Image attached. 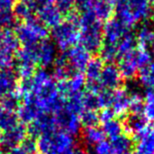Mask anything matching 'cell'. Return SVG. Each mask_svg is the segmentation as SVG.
I'll list each match as a JSON object with an SVG mask.
<instances>
[{
    "label": "cell",
    "mask_w": 154,
    "mask_h": 154,
    "mask_svg": "<svg viewBox=\"0 0 154 154\" xmlns=\"http://www.w3.org/2000/svg\"><path fill=\"white\" fill-rule=\"evenodd\" d=\"M111 3L117 19L129 28L151 15V0H111Z\"/></svg>",
    "instance_id": "cell-1"
},
{
    "label": "cell",
    "mask_w": 154,
    "mask_h": 154,
    "mask_svg": "<svg viewBox=\"0 0 154 154\" xmlns=\"http://www.w3.org/2000/svg\"><path fill=\"white\" fill-rule=\"evenodd\" d=\"M79 43L89 52L99 51L103 44V23L89 16L78 18Z\"/></svg>",
    "instance_id": "cell-2"
},
{
    "label": "cell",
    "mask_w": 154,
    "mask_h": 154,
    "mask_svg": "<svg viewBox=\"0 0 154 154\" xmlns=\"http://www.w3.org/2000/svg\"><path fill=\"white\" fill-rule=\"evenodd\" d=\"M75 147L72 136L63 131H54L37 139V154H63Z\"/></svg>",
    "instance_id": "cell-3"
},
{
    "label": "cell",
    "mask_w": 154,
    "mask_h": 154,
    "mask_svg": "<svg viewBox=\"0 0 154 154\" xmlns=\"http://www.w3.org/2000/svg\"><path fill=\"white\" fill-rule=\"evenodd\" d=\"M52 38L55 46L60 50L66 51L79 43V26L78 18L71 15L67 20L63 21L59 26L52 28Z\"/></svg>",
    "instance_id": "cell-4"
},
{
    "label": "cell",
    "mask_w": 154,
    "mask_h": 154,
    "mask_svg": "<svg viewBox=\"0 0 154 154\" xmlns=\"http://www.w3.org/2000/svg\"><path fill=\"white\" fill-rule=\"evenodd\" d=\"M119 66L118 69L122 78L131 80L137 76V74L150 63L151 54L147 49L137 48L132 52L124 55L119 58Z\"/></svg>",
    "instance_id": "cell-5"
},
{
    "label": "cell",
    "mask_w": 154,
    "mask_h": 154,
    "mask_svg": "<svg viewBox=\"0 0 154 154\" xmlns=\"http://www.w3.org/2000/svg\"><path fill=\"white\" fill-rule=\"evenodd\" d=\"M14 32L23 47L36 46L48 37V28L44 26L36 17L20 23Z\"/></svg>",
    "instance_id": "cell-6"
},
{
    "label": "cell",
    "mask_w": 154,
    "mask_h": 154,
    "mask_svg": "<svg viewBox=\"0 0 154 154\" xmlns=\"http://www.w3.org/2000/svg\"><path fill=\"white\" fill-rule=\"evenodd\" d=\"M37 66L36 59V46L23 47L16 53L15 56V71L20 78L30 77L33 75Z\"/></svg>",
    "instance_id": "cell-7"
},
{
    "label": "cell",
    "mask_w": 154,
    "mask_h": 154,
    "mask_svg": "<svg viewBox=\"0 0 154 154\" xmlns=\"http://www.w3.org/2000/svg\"><path fill=\"white\" fill-rule=\"evenodd\" d=\"M77 3L82 15L89 16L102 23L110 19L113 10L111 0H78Z\"/></svg>",
    "instance_id": "cell-8"
},
{
    "label": "cell",
    "mask_w": 154,
    "mask_h": 154,
    "mask_svg": "<svg viewBox=\"0 0 154 154\" xmlns=\"http://www.w3.org/2000/svg\"><path fill=\"white\" fill-rule=\"evenodd\" d=\"M63 56L67 66L73 73L84 71L91 60V53L81 45H75L64 51Z\"/></svg>",
    "instance_id": "cell-9"
},
{
    "label": "cell",
    "mask_w": 154,
    "mask_h": 154,
    "mask_svg": "<svg viewBox=\"0 0 154 154\" xmlns=\"http://www.w3.org/2000/svg\"><path fill=\"white\" fill-rule=\"evenodd\" d=\"M129 31V27H127L117 18L108 19L107 21H105L104 26H103V44L116 48L118 43Z\"/></svg>",
    "instance_id": "cell-10"
},
{
    "label": "cell",
    "mask_w": 154,
    "mask_h": 154,
    "mask_svg": "<svg viewBox=\"0 0 154 154\" xmlns=\"http://www.w3.org/2000/svg\"><path fill=\"white\" fill-rule=\"evenodd\" d=\"M121 83H122V76L120 74L118 67L112 63H108L107 66H103L98 82L88 86H97L102 91H113L120 88Z\"/></svg>",
    "instance_id": "cell-11"
},
{
    "label": "cell",
    "mask_w": 154,
    "mask_h": 154,
    "mask_svg": "<svg viewBox=\"0 0 154 154\" xmlns=\"http://www.w3.org/2000/svg\"><path fill=\"white\" fill-rule=\"evenodd\" d=\"M26 135L38 139L42 135H45L48 133H52L57 130V124L55 120V116L52 114L44 113L31 123L26 125Z\"/></svg>",
    "instance_id": "cell-12"
},
{
    "label": "cell",
    "mask_w": 154,
    "mask_h": 154,
    "mask_svg": "<svg viewBox=\"0 0 154 154\" xmlns=\"http://www.w3.org/2000/svg\"><path fill=\"white\" fill-rule=\"evenodd\" d=\"M36 18L47 28H54L63 21V13L52 2L39 6Z\"/></svg>",
    "instance_id": "cell-13"
},
{
    "label": "cell",
    "mask_w": 154,
    "mask_h": 154,
    "mask_svg": "<svg viewBox=\"0 0 154 154\" xmlns=\"http://www.w3.org/2000/svg\"><path fill=\"white\" fill-rule=\"evenodd\" d=\"M57 127L63 132L67 133L70 136H75L80 132L81 123L78 115L66 110L63 107L57 114H55Z\"/></svg>",
    "instance_id": "cell-14"
},
{
    "label": "cell",
    "mask_w": 154,
    "mask_h": 154,
    "mask_svg": "<svg viewBox=\"0 0 154 154\" xmlns=\"http://www.w3.org/2000/svg\"><path fill=\"white\" fill-rule=\"evenodd\" d=\"M57 86L60 94L66 99L70 95L82 93V90L86 86V79L82 72H75L67 79L59 81V83H57Z\"/></svg>",
    "instance_id": "cell-15"
},
{
    "label": "cell",
    "mask_w": 154,
    "mask_h": 154,
    "mask_svg": "<svg viewBox=\"0 0 154 154\" xmlns=\"http://www.w3.org/2000/svg\"><path fill=\"white\" fill-rule=\"evenodd\" d=\"M26 137V125L19 123L14 128L2 133L1 140H0V145H1L0 148L5 149L7 151L8 149L18 146V145L21 144V143Z\"/></svg>",
    "instance_id": "cell-16"
},
{
    "label": "cell",
    "mask_w": 154,
    "mask_h": 154,
    "mask_svg": "<svg viewBox=\"0 0 154 154\" xmlns=\"http://www.w3.org/2000/svg\"><path fill=\"white\" fill-rule=\"evenodd\" d=\"M36 59L37 66L42 68L53 66L57 59L55 44L48 39L38 43L36 45Z\"/></svg>",
    "instance_id": "cell-17"
},
{
    "label": "cell",
    "mask_w": 154,
    "mask_h": 154,
    "mask_svg": "<svg viewBox=\"0 0 154 154\" xmlns=\"http://www.w3.org/2000/svg\"><path fill=\"white\" fill-rule=\"evenodd\" d=\"M130 104V92L122 88H118L110 93L109 106L116 115H124L129 110Z\"/></svg>",
    "instance_id": "cell-18"
},
{
    "label": "cell",
    "mask_w": 154,
    "mask_h": 154,
    "mask_svg": "<svg viewBox=\"0 0 154 154\" xmlns=\"http://www.w3.org/2000/svg\"><path fill=\"white\" fill-rule=\"evenodd\" d=\"M39 4L36 0H23L16 1L13 8V14L20 23L26 22L36 17Z\"/></svg>",
    "instance_id": "cell-19"
},
{
    "label": "cell",
    "mask_w": 154,
    "mask_h": 154,
    "mask_svg": "<svg viewBox=\"0 0 154 154\" xmlns=\"http://www.w3.org/2000/svg\"><path fill=\"white\" fill-rule=\"evenodd\" d=\"M19 76L15 69L0 70V100L4 96L16 91Z\"/></svg>",
    "instance_id": "cell-20"
},
{
    "label": "cell",
    "mask_w": 154,
    "mask_h": 154,
    "mask_svg": "<svg viewBox=\"0 0 154 154\" xmlns=\"http://www.w3.org/2000/svg\"><path fill=\"white\" fill-rule=\"evenodd\" d=\"M123 125L124 130L127 131V135L130 137L134 135L136 137L148 128V120L143 114H130Z\"/></svg>",
    "instance_id": "cell-21"
},
{
    "label": "cell",
    "mask_w": 154,
    "mask_h": 154,
    "mask_svg": "<svg viewBox=\"0 0 154 154\" xmlns=\"http://www.w3.org/2000/svg\"><path fill=\"white\" fill-rule=\"evenodd\" d=\"M136 140H137V154H151L154 152V135L149 127L136 136Z\"/></svg>",
    "instance_id": "cell-22"
},
{
    "label": "cell",
    "mask_w": 154,
    "mask_h": 154,
    "mask_svg": "<svg viewBox=\"0 0 154 154\" xmlns=\"http://www.w3.org/2000/svg\"><path fill=\"white\" fill-rule=\"evenodd\" d=\"M110 147L113 154H126L132 150L134 140L127 134H121L113 139H110Z\"/></svg>",
    "instance_id": "cell-23"
},
{
    "label": "cell",
    "mask_w": 154,
    "mask_h": 154,
    "mask_svg": "<svg viewBox=\"0 0 154 154\" xmlns=\"http://www.w3.org/2000/svg\"><path fill=\"white\" fill-rule=\"evenodd\" d=\"M103 62L100 58L91 59L88 66L85 68V79H86L88 85L96 84L100 79V73L103 68Z\"/></svg>",
    "instance_id": "cell-24"
},
{
    "label": "cell",
    "mask_w": 154,
    "mask_h": 154,
    "mask_svg": "<svg viewBox=\"0 0 154 154\" xmlns=\"http://www.w3.org/2000/svg\"><path fill=\"white\" fill-rule=\"evenodd\" d=\"M136 42L139 48L147 49L149 47H154V28L149 26H143L137 31Z\"/></svg>",
    "instance_id": "cell-25"
},
{
    "label": "cell",
    "mask_w": 154,
    "mask_h": 154,
    "mask_svg": "<svg viewBox=\"0 0 154 154\" xmlns=\"http://www.w3.org/2000/svg\"><path fill=\"white\" fill-rule=\"evenodd\" d=\"M0 31H1V46L0 48L16 54L21 48V44H20L15 32L10 29H3Z\"/></svg>",
    "instance_id": "cell-26"
},
{
    "label": "cell",
    "mask_w": 154,
    "mask_h": 154,
    "mask_svg": "<svg viewBox=\"0 0 154 154\" xmlns=\"http://www.w3.org/2000/svg\"><path fill=\"white\" fill-rule=\"evenodd\" d=\"M83 96V93H79V94H74L66 97V99L64 100L63 108L67 111L80 116L81 113L85 110Z\"/></svg>",
    "instance_id": "cell-27"
},
{
    "label": "cell",
    "mask_w": 154,
    "mask_h": 154,
    "mask_svg": "<svg viewBox=\"0 0 154 154\" xmlns=\"http://www.w3.org/2000/svg\"><path fill=\"white\" fill-rule=\"evenodd\" d=\"M21 104H22V99L20 98L19 95L16 93V91L9 93V94L4 96L0 100V106H1V109L4 111L17 113Z\"/></svg>",
    "instance_id": "cell-28"
},
{
    "label": "cell",
    "mask_w": 154,
    "mask_h": 154,
    "mask_svg": "<svg viewBox=\"0 0 154 154\" xmlns=\"http://www.w3.org/2000/svg\"><path fill=\"white\" fill-rule=\"evenodd\" d=\"M82 139L87 145H94L95 146L96 144L104 140L105 136L102 128L99 127L84 128L82 132Z\"/></svg>",
    "instance_id": "cell-29"
},
{
    "label": "cell",
    "mask_w": 154,
    "mask_h": 154,
    "mask_svg": "<svg viewBox=\"0 0 154 154\" xmlns=\"http://www.w3.org/2000/svg\"><path fill=\"white\" fill-rule=\"evenodd\" d=\"M102 130L105 137H108L109 139H113V137L123 134L124 125L120 120L114 118L103 123Z\"/></svg>",
    "instance_id": "cell-30"
},
{
    "label": "cell",
    "mask_w": 154,
    "mask_h": 154,
    "mask_svg": "<svg viewBox=\"0 0 154 154\" xmlns=\"http://www.w3.org/2000/svg\"><path fill=\"white\" fill-rule=\"evenodd\" d=\"M140 82L147 90H154V62L148 63L140 71Z\"/></svg>",
    "instance_id": "cell-31"
},
{
    "label": "cell",
    "mask_w": 154,
    "mask_h": 154,
    "mask_svg": "<svg viewBox=\"0 0 154 154\" xmlns=\"http://www.w3.org/2000/svg\"><path fill=\"white\" fill-rule=\"evenodd\" d=\"M20 123L16 112H9L2 110L0 112V131L5 132L14 128Z\"/></svg>",
    "instance_id": "cell-32"
},
{
    "label": "cell",
    "mask_w": 154,
    "mask_h": 154,
    "mask_svg": "<svg viewBox=\"0 0 154 154\" xmlns=\"http://www.w3.org/2000/svg\"><path fill=\"white\" fill-rule=\"evenodd\" d=\"M20 23L15 18L13 11H0V30L10 29L15 30V28Z\"/></svg>",
    "instance_id": "cell-33"
},
{
    "label": "cell",
    "mask_w": 154,
    "mask_h": 154,
    "mask_svg": "<svg viewBox=\"0 0 154 154\" xmlns=\"http://www.w3.org/2000/svg\"><path fill=\"white\" fill-rule=\"evenodd\" d=\"M81 126H84V128H92V127H98L100 123L99 113H97L95 110H85L81 113L79 116Z\"/></svg>",
    "instance_id": "cell-34"
},
{
    "label": "cell",
    "mask_w": 154,
    "mask_h": 154,
    "mask_svg": "<svg viewBox=\"0 0 154 154\" xmlns=\"http://www.w3.org/2000/svg\"><path fill=\"white\" fill-rule=\"evenodd\" d=\"M131 114H143V98L139 92L130 93L129 110Z\"/></svg>",
    "instance_id": "cell-35"
},
{
    "label": "cell",
    "mask_w": 154,
    "mask_h": 154,
    "mask_svg": "<svg viewBox=\"0 0 154 154\" xmlns=\"http://www.w3.org/2000/svg\"><path fill=\"white\" fill-rule=\"evenodd\" d=\"M143 114L147 120H154V90H147L144 96Z\"/></svg>",
    "instance_id": "cell-36"
},
{
    "label": "cell",
    "mask_w": 154,
    "mask_h": 154,
    "mask_svg": "<svg viewBox=\"0 0 154 154\" xmlns=\"http://www.w3.org/2000/svg\"><path fill=\"white\" fill-rule=\"evenodd\" d=\"M16 54L0 48V70L14 68Z\"/></svg>",
    "instance_id": "cell-37"
},
{
    "label": "cell",
    "mask_w": 154,
    "mask_h": 154,
    "mask_svg": "<svg viewBox=\"0 0 154 154\" xmlns=\"http://www.w3.org/2000/svg\"><path fill=\"white\" fill-rule=\"evenodd\" d=\"M26 154H37V140L34 137L27 136L20 144Z\"/></svg>",
    "instance_id": "cell-38"
},
{
    "label": "cell",
    "mask_w": 154,
    "mask_h": 154,
    "mask_svg": "<svg viewBox=\"0 0 154 154\" xmlns=\"http://www.w3.org/2000/svg\"><path fill=\"white\" fill-rule=\"evenodd\" d=\"M94 154H113L110 143L107 140H103L94 146Z\"/></svg>",
    "instance_id": "cell-39"
},
{
    "label": "cell",
    "mask_w": 154,
    "mask_h": 154,
    "mask_svg": "<svg viewBox=\"0 0 154 154\" xmlns=\"http://www.w3.org/2000/svg\"><path fill=\"white\" fill-rule=\"evenodd\" d=\"M55 4L63 13H67L70 9L77 3L78 0H54Z\"/></svg>",
    "instance_id": "cell-40"
},
{
    "label": "cell",
    "mask_w": 154,
    "mask_h": 154,
    "mask_svg": "<svg viewBox=\"0 0 154 154\" xmlns=\"http://www.w3.org/2000/svg\"><path fill=\"white\" fill-rule=\"evenodd\" d=\"M99 118H100V122L104 123V122H106V121L114 119L115 114L110 108H103L99 114Z\"/></svg>",
    "instance_id": "cell-41"
},
{
    "label": "cell",
    "mask_w": 154,
    "mask_h": 154,
    "mask_svg": "<svg viewBox=\"0 0 154 154\" xmlns=\"http://www.w3.org/2000/svg\"><path fill=\"white\" fill-rule=\"evenodd\" d=\"M16 0H0V11H13Z\"/></svg>",
    "instance_id": "cell-42"
},
{
    "label": "cell",
    "mask_w": 154,
    "mask_h": 154,
    "mask_svg": "<svg viewBox=\"0 0 154 154\" xmlns=\"http://www.w3.org/2000/svg\"><path fill=\"white\" fill-rule=\"evenodd\" d=\"M5 154H26V153L21 146H20V145H18V146H15L13 148L8 149Z\"/></svg>",
    "instance_id": "cell-43"
},
{
    "label": "cell",
    "mask_w": 154,
    "mask_h": 154,
    "mask_svg": "<svg viewBox=\"0 0 154 154\" xmlns=\"http://www.w3.org/2000/svg\"><path fill=\"white\" fill-rule=\"evenodd\" d=\"M37 3L39 4V6L41 5H45V4H48V3H52L54 0H36Z\"/></svg>",
    "instance_id": "cell-44"
},
{
    "label": "cell",
    "mask_w": 154,
    "mask_h": 154,
    "mask_svg": "<svg viewBox=\"0 0 154 154\" xmlns=\"http://www.w3.org/2000/svg\"><path fill=\"white\" fill-rule=\"evenodd\" d=\"M150 129H151V131H152V134L154 135V120H153V123H152V127Z\"/></svg>",
    "instance_id": "cell-45"
},
{
    "label": "cell",
    "mask_w": 154,
    "mask_h": 154,
    "mask_svg": "<svg viewBox=\"0 0 154 154\" xmlns=\"http://www.w3.org/2000/svg\"><path fill=\"white\" fill-rule=\"evenodd\" d=\"M126 154H137V152H133V151H130V152H128V153H126Z\"/></svg>",
    "instance_id": "cell-46"
},
{
    "label": "cell",
    "mask_w": 154,
    "mask_h": 154,
    "mask_svg": "<svg viewBox=\"0 0 154 154\" xmlns=\"http://www.w3.org/2000/svg\"><path fill=\"white\" fill-rule=\"evenodd\" d=\"M0 46H1V31H0Z\"/></svg>",
    "instance_id": "cell-47"
},
{
    "label": "cell",
    "mask_w": 154,
    "mask_h": 154,
    "mask_svg": "<svg viewBox=\"0 0 154 154\" xmlns=\"http://www.w3.org/2000/svg\"><path fill=\"white\" fill-rule=\"evenodd\" d=\"M0 154H4V153H3V150H2L1 148H0Z\"/></svg>",
    "instance_id": "cell-48"
},
{
    "label": "cell",
    "mask_w": 154,
    "mask_h": 154,
    "mask_svg": "<svg viewBox=\"0 0 154 154\" xmlns=\"http://www.w3.org/2000/svg\"><path fill=\"white\" fill-rule=\"evenodd\" d=\"M1 135H2V133H1V131H0V140H1Z\"/></svg>",
    "instance_id": "cell-49"
},
{
    "label": "cell",
    "mask_w": 154,
    "mask_h": 154,
    "mask_svg": "<svg viewBox=\"0 0 154 154\" xmlns=\"http://www.w3.org/2000/svg\"><path fill=\"white\" fill-rule=\"evenodd\" d=\"M151 3L153 4V6H154V0H151Z\"/></svg>",
    "instance_id": "cell-50"
},
{
    "label": "cell",
    "mask_w": 154,
    "mask_h": 154,
    "mask_svg": "<svg viewBox=\"0 0 154 154\" xmlns=\"http://www.w3.org/2000/svg\"><path fill=\"white\" fill-rule=\"evenodd\" d=\"M152 21H153V23H154V15H153V17H152Z\"/></svg>",
    "instance_id": "cell-51"
},
{
    "label": "cell",
    "mask_w": 154,
    "mask_h": 154,
    "mask_svg": "<svg viewBox=\"0 0 154 154\" xmlns=\"http://www.w3.org/2000/svg\"><path fill=\"white\" fill-rule=\"evenodd\" d=\"M16 1H23V0H16Z\"/></svg>",
    "instance_id": "cell-52"
},
{
    "label": "cell",
    "mask_w": 154,
    "mask_h": 154,
    "mask_svg": "<svg viewBox=\"0 0 154 154\" xmlns=\"http://www.w3.org/2000/svg\"><path fill=\"white\" fill-rule=\"evenodd\" d=\"M2 111V109H1V106H0V112H1Z\"/></svg>",
    "instance_id": "cell-53"
},
{
    "label": "cell",
    "mask_w": 154,
    "mask_h": 154,
    "mask_svg": "<svg viewBox=\"0 0 154 154\" xmlns=\"http://www.w3.org/2000/svg\"><path fill=\"white\" fill-rule=\"evenodd\" d=\"M151 154H154V152H153V153H151Z\"/></svg>",
    "instance_id": "cell-54"
}]
</instances>
